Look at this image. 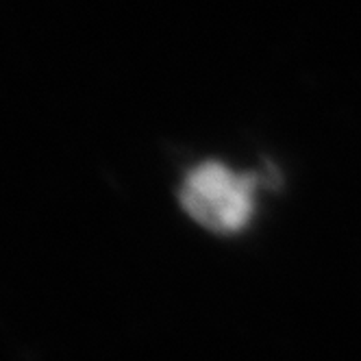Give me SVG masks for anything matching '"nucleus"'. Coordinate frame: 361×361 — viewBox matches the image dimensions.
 Wrapping results in <instances>:
<instances>
[{
    "mask_svg": "<svg viewBox=\"0 0 361 361\" xmlns=\"http://www.w3.org/2000/svg\"><path fill=\"white\" fill-rule=\"evenodd\" d=\"M259 176L238 172L222 161H200L178 188L183 212L216 235H235L250 224Z\"/></svg>",
    "mask_w": 361,
    "mask_h": 361,
    "instance_id": "obj_1",
    "label": "nucleus"
}]
</instances>
